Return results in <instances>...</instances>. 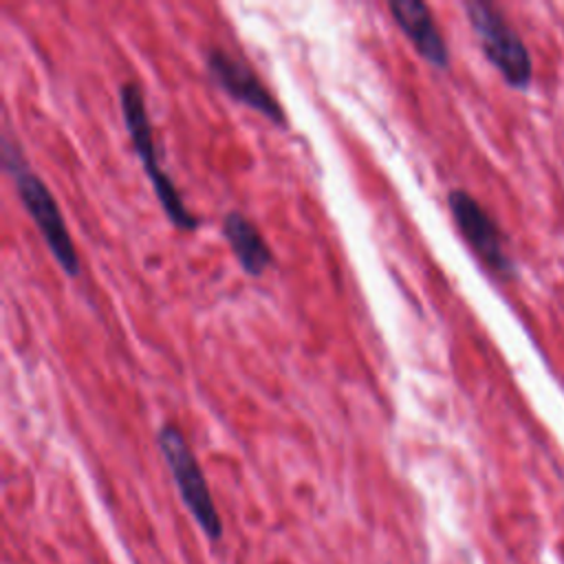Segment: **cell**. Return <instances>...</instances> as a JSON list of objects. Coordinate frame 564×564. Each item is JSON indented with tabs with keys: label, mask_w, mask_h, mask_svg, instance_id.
<instances>
[{
	"label": "cell",
	"mask_w": 564,
	"mask_h": 564,
	"mask_svg": "<svg viewBox=\"0 0 564 564\" xmlns=\"http://www.w3.org/2000/svg\"><path fill=\"white\" fill-rule=\"evenodd\" d=\"M2 161H4V170L11 174L15 183V192L26 214L35 223L40 236L44 238L59 269L70 278L79 275V256L66 229L59 205L51 194V189L46 187V183L29 170L20 145H15L11 139H2Z\"/></svg>",
	"instance_id": "1"
},
{
	"label": "cell",
	"mask_w": 564,
	"mask_h": 564,
	"mask_svg": "<svg viewBox=\"0 0 564 564\" xmlns=\"http://www.w3.org/2000/svg\"><path fill=\"white\" fill-rule=\"evenodd\" d=\"M119 106H121V117L130 137V143L139 156V163L143 165V172L156 194V200L161 203L167 220L183 229V231H194L198 227V218L185 207L176 185L167 176V172L161 167L154 150V139H152V126L145 108V97L139 84L134 82H123L119 86Z\"/></svg>",
	"instance_id": "2"
},
{
	"label": "cell",
	"mask_w": 564,
	"mask_h": 564,
	"mask_svg": "<svg viewBox=\"0 0 564 564\" xmlns=\"http://www.w3.org/2000/svg\"><path fill=\"white\" fill-rule=\"evenodd\" d=\"M156 445L165 458V465L176 482L178 496L187 511L194 516L207 538L218 540L223 535V522L207 487L205 474L189 449L183 432L174 423H163L156 432Z\"/></svg>",
	"instance_id": "3"
},
{
	"label": "cell",
	"mask_w": 564,
	"mask_h": 564,
	"mask_svg": "<svg viewBox=\"0 0 564 564\" xmlns=\"http://www.w3.org/2000/svg\"><path fill=\"white\" fill-rule=\"evenodd\" d=\"M463 9L480 42L485 57L498 68L509 86L524 88L531 82L533 64L520 35L487 2L469 0L463 4Z\"/></svg>",
	"instance_id": "4"
},
{
	"label": "cell",
	"mask_w": 564,
	"mask_h": 564,
	"mask_svg": "<svg viewBox=\"0 0 564 564\" xmlns=\"http://www.w3.org/2000/svg\"><path fill=\"white\" fill-rule=\"evenodd\" d=\"M205 68L209 77L236 101L245 104L247 108L260 112L275 126L286 128V115L280 106V101L269 93V88L260 82V77L253 73V68L236 57L234 53L212 46L205 51Z\"/></svg>",
	"instance_id": "5"
},
{
	"label": "cell",
	"mask_w": 564,
	"mask_h": 564,
	"mask_svg": "<svg viewBox=\"0 0 564 564\" xmlns=\"http://www.w3.org/2000/svg\"><path fill=\"white\" fill-rule=\"evenodd\" d=\"M447 205L458 231L469 242L474 253L494 271L509 275L513 271V262L505 251L498 225L482 209V205L465 189H452L447 194Z\"/></svg>",
	"instance_id": "6"
},
{
	"label": "cell",
	"mask_w": 564,
	"mask_h": 564,
	"mask_svg": "<svg viewBox=\"0 0 564 564\" xmlns=\"http://www.w3.org/2000/svg\"><path fill=\"white\" fill-rule=\"evenodd\" d=\"M388 11L394 24L412 42L416 53L436 68H447L449 51L434 22L430 7L421 0H390Z\"/></svg>",
	"instance_id": "7"
},
{
	"label": "cell",
	"mask_w": 564,
	"mask_h": 564,
	"mask_svg": "<svg viewBox=\"0 0 564 564\" xmlns=\"http://www.w3.org/2000/svg\"><path fill=\"white\" fill-rule=\"evenodd\" d=\"M223 236L247 275L258 278L273 262V253L267 240L242 212L231 209L223 216Z\"/></svg>",
	"instance_id": "8"
}]
</instances>
